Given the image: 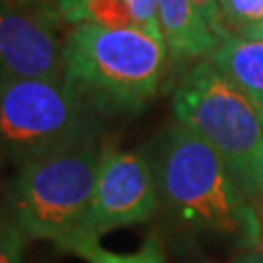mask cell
Returning a JSON list of instances; mask_svg holds the SVG:
<instances>
[{
    "instance_id": "obj_1",
    "label": "cell",
    "mask_w": 263,
    "mask_h": 263,
    "mask_svg": "<svg viewBox=\"0 0 263 263\" xmlns=\"http://www.w3.org/2000/svg\"><path fill=\"white\" fill-rule=\"evenodd\" d=\"M142 152L154 174L160 211L172 224L226 236L246 250L261 248L263 220L199 135L174 121Z\"/></svg>"
},
{
    "instance_id": "obj_2",
    "label": "cell",
    "mask_w": 263,
    "mask_h": 263,
    "mask_svg": "<svg viewBox=\"0 0 263 263\" xmlns=\"http://www.w3.org/2000/svg\"><path fill=\"white\" fill-rule=\"evenodd\" d=\"M168 65L166 45L135 28L84 22L66 29L63 82L105 123L144 111L158 94Z\"/></svg>"
},
{
    "instance_id": "obj_3",
    "label": "cell",
    "mask_w": 263,
    "mask_h": 263,
    "mask_svg": "<svg viewBox=\"0 0 263 263\" xmlns=\"http://www.w3.org/2000/svg\"><path fill=\"white\" fill-rule=\"evenodd\" d=\"M176 121L218 154L236 187L263 220V123L259 107L211 59L181 74L172 98Z\"/></svg>"
},
{
    "instance_id": "obj_4",
    "label": "cell",
    "mask_w": 263,
    "mask_h": 263,
    "mask_svg": "<svg viewBox=\"0 0 263 263\" xmlns=\"http://www.w3.org/2000/svg\"><path fill=\"white\" fill-rule=\"evenodd\" d=\"M107 139L29 162L0 189V211L28 242H59L74 232L94 195Z\"/></svg>"
},
{
    "instance_id": "obj_5",
    "label": "cell",
    "mask_w": 263,
    "mask_h": 263,
    "mask_svg": "<svg viewBox=\"0 0 263 263\" xmlns=\"http://www.w3.org/2000/svg\"><path fill=\"white\" fill-rule=\"evenodd\" d=\"M102 139L107 123L63 80L0 78V158L6 168Z\"/></svg>"
},
{
    "instance_id": "obj_6",
    "label": "cell",
    "mask_w": 263,
    "mask_h": 263,
    "mask_svg": "<svg viewBox=\"0 0 263 263\" xmlns=\"http://www.w3.org/2000/svg\"><path fill=\"white\" fill-rule=\"evenodd\" d=\"M158 211V189L146 154L119 151L109 144L100 164L90 207L74 232L102 238L117 228L144 224Z\"/></svg>"
},
{
    "instance_id": "obj_7",
    "label": "cell",
    "mask_w": 263,
    "mask_h": 263,
    "mask_svg": "<svg viewBox=\"0 0 263 263\" xmlns=\"http://www.w3.org/2000/svg\"><path fill=\"white\" fill-rule=\"evenodd\" d=\"M66 29L51 2L0 0V78L63 80Z\"/></svg>"
},
{
    "instance_id": "obj_8",
    "label": "cell",
    "mask_w": 263,
    "mask_h": 263,
    "mask_svg": "<svg viewBox=\"0 0 263 263\" xmlns=\"http://www.w3.org/2000/svg\"><path fill=\"white\" fill-rule=\"evenodd\" d=\"M158 18L168 61L176 68L211 59L220 45L191 0H158Z\"/></svg>"
},
{
    "instance_id": "obj_9",
    "label": "cell",
    "mask_w": 263,
    "mask_h": 263,
    "mask_svg": "<svg viewBox=\"0 0 263 263\" xmlns=\"http://www.w3.org/2000/svg\"><path fill=\"white\" fill-rule=\"evenodd\" d=\"M216 70L263 109V39L230 35L211 57Z\"/></svg>"
},
{
    "instance_id": "obj_10",
    "label": "cell",
    "mask_w": 263,
    "mask_h": 263,
    "mask_svg": "<svg viewBox=\"0 0 263 263\" xmlns=\"http://www.w3.org/2000/svg\"><path fill=\"white\" fill-rule=\"evenodd\" d=\"M57 250L68 255H76L86 263H166V250L158 234L146 236L142 246L133 254H115L100 244V238L86 234L65 236L55 242Z\"/></svg>"
},
{
    "instance_id": "obj_11",
    "label": "cell",
    "mask_w": 263,
    "mask_h": 263,
    "mask_svg": "<svg viewBox=\"0 0 263 263\" xmlns=\"http://www.w3.org/2000/svg\"><path fill=\"white\" fill-rule=\"evenodd\" d=\"M218 4L230 35L248 37L263 28V0H218Z\"/></svg>"
},
{
    "instance_id": "obj_12",
    "label": "cell",
    "mask_w": 263,
    "mask_h": 263,
    "mask_svg": "<svg viewBox=\"0 0 263 263\" xmlns=\"http://www.w3.org/2000/svg\"><path fill=\"white\" fill-rule=\"evenodd\" d=\"M86 22L111 29L135 28L127 0H90L86 6Z\"/></svg>"
},
{
    "instance_id": "obj_13",
    "label": "cell",
    "mask_w": 263,
    "mask_h": 263,
    "mask_svg": "<svg viewBox=\"0 0 263 263\" xmlns=\"http://www.w3.org/2000/svg\"><path fill=\"white\" fill-rule=\"evenodd\" d=\"M28 240L0 211V263H26Z\"/></svg>"
},
{
    "instance_id": "obj_14",
    "label": "cell",
    "mask_w": 263,
    "mask_h": 263,
    "mask_svg": "<svg viewBox=\"0 0 263 263\" xmlns=\"http://www.w3.org/2000/svg\"><path fill=\"white\" fill-rule=\"evenodd\" d=\"M135 28L164 43L158 18V0H127Z\"/></svg>"
},
{
    "instance_id": "obj_15",
    "label": "cell",
    "mask_w": 263,
    "mask_h": 263,
    "mask_svg": "<svg viewBox=\"0 0 263 263\" xmlns=\"http://www.w3.org/2000/svg\"><path fill=\"white\" fill-rule=\"evenodd\" d=\"M195 4V8L199 10V14L203 16V20L207 22L209 29L215 33L220 41L230 37L228 29H226L224 22H222V12H220V4L218 0H191Z\"/></svg>"
},
{
    "instance_id": "obj_16",
    "label": "cell",
    "mask_w": 263,
    "mask_h": 263,
    "mask_svg": "<svg viewBox=\"0 0 263 263\" xmlns=\"http://www.w3.org/2000/svg\"><path fill=\"white\" fill-rule=\"evenodd\" d=\"M90 0H55V8L68 28L84 24L86 6Z\"/></svg>"
},
{
    "instance_id": "obj_17",
    "label": "cell",
    "mask_w": 263,
    "mask_h": 263,
    "mask_svg": "<svg viewBox=\"0 0 263 263\" xmlns=\"http://www.w3.org/2000/svg\"><path fill=\"white\" fill-rule=\"evenodd\" d=\"M230 263H263V246L255 250H246L244 254L234 257Z\"/></svg>"
},
{
    "instance_id": "obj_18",
    "label": "cell",
    "mask_w": 263,
    "mask_h": 263,
    "mask_svg": "<svg viewBox=\"0 0 263 263\" xmlns=\"http://www.w3.org/2000/svg\"><path fill=\"white\" fill-rule=\"evenodd\" d=\"M246 39H263V28H259V29H255V31H252L250 35Z\"/></svg>"
},
{
    "instance_id": "obj_19",
    "label": "cell",
    "mask_w": 263,
    "mask_h": 263,
    "mask_svg": "<svg viewBox=\"0 0 263 263\" xmlns=\"http://www.w3.org/2000/svg\"><path fill=\"white\" fill-rule=\"evenodd\" d=\"M4 170H6V164H4L2 158H0V176H2V172H4Z\"/></svg>"
},
{
    "instance_id": "obj_20",
    "label": "cell",
    "mask_w": 263,
    "mask_h": 263,
    "mask_svg": "<svg viewBox=\"0 0 263 263\" xmlns=\"http://www.w3.org/2000/svg\"><path fill=\"white\" fill-rule=\"evenodd\" d=\"M43 2H51V4H55V0H43Z\"/></svg>"
},
{
    "instance_id": "obj_21",
    "label": "cell",
    "mask_w": 263,
    "mask_h": 263,
    "mask_svg": "<svg viewBox=\"0 0 263 263\" xmlns=\"http://www.w3.org/2000/svg\"><path fill=\"white\" fill-rule=\"evenodd\" d=\"M259 113H261V123H263V109H259Z\"/></svg>"
}]
</instances>
